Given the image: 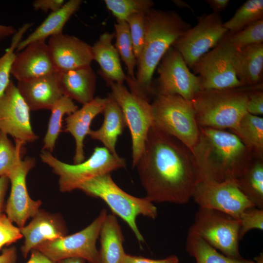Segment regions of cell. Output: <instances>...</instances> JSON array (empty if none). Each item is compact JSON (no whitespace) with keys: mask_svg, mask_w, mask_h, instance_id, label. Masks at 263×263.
Returning <instances> with one entry per match:
<instances>
[{"mask_svg":"<svg viewBox=\"0 0 263 263\" xmlns=\"http://www.w3.org/2000/svg\"><path fill=\"white\" fill-rule=\"evenodd\" d=\"M107 97V101L103 112L102 124L98 130H91L88 135L92 139L100 141L113 154H117L116 144L118 137L122 134L127 125L119 106L110 94Z\"/></svg>","mask_w":263,"mask_h":263,"instance_id":"cell-26","label":"cell"},{"mask_svg":"<svg viewBox=\"0 0 263 263\" xmlns=\"http://www.w3.org/2000/svg\"><path fill=\"white\" fill-rule=\"evenodd\" d=\"M197 20V24L188 29L172 46L191 68L228 32L219 13L203 14Z\"/></svg>","mask_w":263,"mask_h":263,"instance_id":"cell-12","label":"cell"},{"mask_svg":"<svg viewBox=\"0 0 263 263\" xmlns=\"http://www.w3.org/2000/svg\"><path fill=\"white\" fill-rule=\"evenodd\" d=\"M104 2L116 20L125 21L133 14L147 12L154 5L150 0H105Z\"/></svg>","mask_w":263,"mask_h":263,"instance_id":"cell-36","label":"cell"},{"mask_svg":"<svg viewBox=\"0 0 263 263\" xmlns=\"http://www.w3.org/2000/svg\"><path fill=\"white\" fill-rule=\"evenodd\" d=\"M33 24L26 23L12 36L10 46L0 57V97L4 94L11 80L10 77L13 64L16 57V49L23 36Z\"/></svg>","mask_w":263,"mask_h":263,"instance_id":"cell-34","label":"cell"},{"mask_svg":"<svg viewBox=\"0 0 263 263\" xmlns=\"http://www.w3.org/2000/svg\"><path fill=\"white\" fill-rule=\"evenodd\" d=\"M239 221L223 212L199 207L188 232L195 234L224 255L243 258L239 249Z\"/></svg>","mask_w":263,"mask_h":263,"instance_id":"cell-9","label":"cell"},{"mask_svg":"<svg viewBox=\"0 0 263 263\" xmlns=\"http://www.w3.org/2000/svg\"><path fill=\"white\" fill-rule=\"evenodd\" d=\"M233 66L239 80L245 86L261 83L263 71V43L236 50Z\"/></svg>","mask_w":263,"mask_h":263,"instance_id":"cell-24","label":"cell"},{"mask_svg":"<svg viewBox=\"0 0 263 263\" xmlns=\"http://www.w3.org/2000/svg\"><path fill=\"white\" fill-rule=\"evenodd\" d=\"M175 4H176L178 6L182 7V8H188L190 9H191V8L190 6L187 4V3L185 2L184 1H181V0H175L174 1Z\"/></svg>","mask_w":263,"mask_h":263,"instance_id":"cell-50","label":"cell"},{"mask_svg":"<svg viewBox=\"0 0 263 263\" xmlns=\"http://www.w3.org/2000/svg\"><path fill=\"white\" fill-rule=\"evenodd\" d=\"M152 125L192 150L200 129L190 101L178 95L156 94L151 103Z\"/></svg>","mask_w":263,"mask_h":263,"instance_id":"cell-7","label":"cell"},{"mask_svg":"<svg viewBox=\"0 0 263 263\" xmlns=\"http://www.w3.org/2000/svg\"><path fill=\"white\" fill-rule=\"evenodd\" d=\"M78 189L104 201L113 215L119 216L127 224L137 240L144 242L137 226L136 218L141 215L155 219L157 210L152 202L146 197H136L124 191L114 182L111 173L92 179L81 185Z\"/></svg>","mask_w":263,"mask_h":263,"instance_id":"cell-5","label":"cell"},{"mask_svg":"<svg viewBox=\"0 0 263 263\" xmlns=\"http://www.w3.org/2000/svg\"><path fill=\"white\" fill-rule=\"evenodd\" d=\"M208 4L215 13H219L225 9L230 1L229 0H207Z\"/></svg>","mask_w":263,"mask_h":263,"instance_id":"cell-47","label":"cell"},{"mask_svg":"<svg viewBox=\"0 0 263 263\" xmlns=\"http://www.w3.org/2000/svg\"><path fill=\"white\" fill-rule=\"evenodd\" d=\"M9 180L6 176L0 177V213L4 209V197L8 188Z\"/></svg>","mask_w":263,"mask_h":263,"instance_id":"cell-46","label":"cell"},{"mask_svg":"<svg viewBox=\"0 0 263 263\" xmlns=\"http://www.w3.org/2000/svg\"><path fill=\"white\" fill-rule=\"evenodd\" d=\"M109 93L120 107L132 139V167L134 168L144 149L149 131L152 125V113L149 101L129 91L124 84L107 81Z\"/></svg>","mask_w":263,"mask_h":263,"instance_id":"cell-8","label":"cell"},{"mask_svg":"<svg viewBox=\"0 0 263 263\" xmlns=\"http://www.w3.org/2000/svg\"><path fill=\"white\" fill-rule=\"evenodd\" d=\"M107 101V97H94L66 118L65 132L71 133L75 142L74 164L84 161V140L91 130L92 121L98 114L103 113Z\"/></svg>","mask_w":263,"mask_h":263,"instance_id":"cell-21","label":"cell"},{"mask_svg":"<svg viewBox=\"0 0 263 263\" xmlns=\"http://www.w3.org/2000/svg\"><path fill=\"white\" fill-rule=\"evenodd\" d=\"M40 156L42 161L52 168L53 171L59 176V189L62 192L78 189L92 179L126 166L124 158L113 154L104 147L95 148L88 159L76 164L64 163L45 150L41 151Z\"/></svg>","mask_w":263,"mask_h":263,"instance_id":"cell-6","label":"cell"},{"mask_svg":"<svg viewBox=\"0 0 263 263\" xmlns=\"http://www.w3.org/2000/svg\"><path fill=\"white\" fill-rule=\"evenodd\" d=\"M83 1L70 0L57 10L51 12L43 22L19 44L16 52H20L29 44L62 33L71 17L79 9Z\"/></svg>","mask_w":263,"mask_h":263,"instance_id":"cell-25","label":"cell"},{"mask_svg":"<svg viewBox=\"0 0 263 263\" xmlns=\"http://www.w3.org/2000/svg\"><path fill=\"white\" fill-rule=\"evenodd\" d=\"M114 28L115 48L126 66L128 74L127 78L134 80V69L137 65V60L134 54L129 25L125 20H116Z\"/></svg>","mask_w":263,"mask_h":263,"instance_id":"cell-32","label":"cell"},{"mask_svg":"<svg viewBox=\"0 0 263 263\" xmlns=\"http://www.w3.org/2000/svg\"><path fill=\"white\" fill-rule=\"evenodd\" d=\"M17 259V250L14 246L5 248L0 255V263H16Z\"/></svg>","mask_w":263,"mask_h":263,"instance_id":"cell-44","label":"cell"},{"mask_svg":"<svg viewBox=\"0 0 263 263\" xmlns=\"http://www.w3.org/2000/svg\"><path fill=\"white\" fill-rule=\"evenodd\" d=\"M145 39L141 54L137 60L134 80L127 77L130 91L149 101L154 95L152 76L169 49L191 25L175 11L153 8L145 14Z\"/></svg>","mask_w":263,"mask_h":263,"instance_id":"cell-3","label":"cell"},{"mask_svg":"<svg viewBox=\"0 0 263 263\" xmlns=\"http://www.w3.org/2000/svg\"><path fill=\"white\" fill-rule=\"evenodd\" d=\"M35 163L34 158L27 157L20 160L7 177L11 188L5 211L9 219L19 228L25 225L29 218L37 214L42 203L40 200L31 199L26 186L27 175Z\"/></svg>","mask_w":263,"mask_h":263,"instance_id":"cell-16","label":"cell"},{"mask_svg":"<svg viewBox=\"0 0 263 263\" xmlns=\"http://www.w3.org/2000/svg\"><path fill=\"white\" fill-rule=\"evenodd\" d=\"M246 109L247 112L250 114L260 116L263 115V83L249 93Z\"/></svg>","mask_w":263,"mask_h":263,"instance_id":"cell-41","label":"cell"},{"mask_svg":"<svg viewBox=\"0 0 263 263\" xmlns=\"http://www.w3.org/2000/svg\"><path fill=\"white\" fill-rule=\"evenodd\" d=\"M47 45L57 72L90 65L94 60L92 46L75 36L63 33L53 36Z\"/></svg>","mask_w":263,"mask_h":263,"instance_id":"cell-17","label":"cell"},{"mask_svg":"<svg viewBox=\"0 0 263 263\" xmlns=\"http://www.w3.org/2000/svg\"><path fill=\"white\" fill-rule=\"evenodd\" d=\"M186 248L188 254L195 259L196 263H263V256L261 255L255 261L227 257L219 253L200 236L188 232Z\"/></svg>","mask_w":263,"mask_h":263,"instance_id":"cell-28","label":"cell"},{"mask_svg":"<svg viewBox=\"0 0 263 263\" xmlns=\"http://www.w3.org/2000/svg\"><path fill=\"white\" fill-rule=\"evenodd\" d=\"M232 46L239 50L249 45L263 43V19L235 33L228 32Z\"/></svg>","mask_w":263,"mask_h":263,"instance_id":"cell-37","label":"cell"},{"mask_svg":"<svg viewBox=\"0 0 263 263\" xmlns=\"http://www.w3.org/2000/svg\"><path fill=\"white\" fill-rule=\"evenodd\" d=\"M86 261L80 258H69L57 262L56 263H85Z\"/></svg>","mask_w":263,"mask_h":263,"instance_id":"cell-49","label":"cell"},{"mask_svg":"<svg viewBox=\"0 0 263 263\" xmlns=\"http://www.w3.org/2000/svg\"><path fill=\"white\" fill-rule=\"evenodd\" d=\"M27 263H56L36 249L31 251V256Z\"/></svg>","mask_w":263,"mask_h":263,"instance_id":"cell-45","label":"cell"},{"mask_svg":"<svg viewBox=\"0 0 263 263\" xmlns=\"http://www.w3.org/2000/svg\"><path fill=\"white\" fill-rule=\"evenodd\" d=\"M135 167L152 203H187L202 180L191 150L153 125Z\"/></svg>","mask_w":263,"mask_h":263,"instance_id":"cell-1","label":"cell"},{"mask_svg":"<svg viewBox=\"0 0 263 263\" xmlns=\"http://www.w3.org/2000/svg\"><path fill=\"white\" fill-rule=\"evenodd\" d=\"M101 263H123L125 253L124 237L118 221L113 214H107L100 231Z\"/></svg>","mask_w":263,"mask_h":263,"instance_id":"cell-27","label":"cell"},{"mask_svg":"<svg viewBox=\"0 0 263 263\" xmlns=\"http://www.w3.org/2000/svg\"><path fill=\"white\" fill-rule=\"evenodd\" d=\"M198 140L191 151L202 180H236L256 157L233 132L199 127Z\"/></svg>","mask_w":263,"mask_h":263,"instance_id":"cell-2","label":"cell"},{"mask_svg":"<svg viewBox=\"0 0 263 263\" xmlns=\"http://www.w3.org/2000/svg\"><path fill=\"white\" fill-rule=\"evenodd\" d=\"M22 237L20 228L14 225L6 215L0 213V249Z\"/></svg>","mask_w":263,"mask_h":263,"instance_id":"cell-40","label":"cell"},{"mask_svg":"<svg viewBox=\"0 0 263 263\" xmlns=\"http://www.w3.org/2000/svg\"><path fill=\"white\" fill-rule=\"evenodd\" d=\"M78 109L73 100L62 95L51 109L48 129L43 139V150L52 152L59 133L61 132L63 117L65 114L68 115Z\"/></svg>","mask_w":263,"mask_h":263,"instance_id":"cell-31","label":"cell"},{"mask_svg":"<svg viewBox=\"0 0 263 263\" xmlns=\"http://www.w3.org/2000/svg\"><path fill=\"white\" fill-rule=\"evenodd\" d=\"M64 0H36L33 2L32 6L36 10H41L47 12L56 11L61 8L65 3Z\"/></svg>","mask_w":263,"mask_h":263,"instance_id":"cell-43","label":"cell"},{"mask_svg":"<svg viewBox=\"0 0 263 263\" xmlns=\"http://www.w3.org/2000/svg\"><path fill=\"white\" fill-rule=\"evenodd\" d=\"M192 198L199 207L223 212L238 221L245 209L255 207L240 190L236 180L220 183L201 180Z\"/></svg>","mask_w":263,"mask_h":263,"instance_id":"cell-14","label":"cell"},{"mask_svg":"<svg viewBox=\"0 0 263 263\" xmlns=\"http://www.w3.org/2000/svg\"><path fill=\"white\" fill-rule=\"evenodd\" d=\"M58 82L63 95L83 105L94 98L96 75L90 65L58 72Z\"/></svg>","mask_w":263,"mask_h":263,"instance_id":"cell-22","label":"cell"},{"mask_svg":"<svg viewBox=\"0 0 263 263\" xmlns=\"http://www.w3.org/2000/svg\"><path fill=\"white\" fill-rule=\"evenodd\" d=\"M30 111L17 86L11 81L0 97V132L24 145L36 141L38 136L31 126Z\"/></svg>","mask_w":263,"mask_h":263,"instance_id":"cell-15","label":"cell"},{"mask_svg":"<svg viewBox=\"0 0 263 263\" xmlns=\"http://www.w3.org/2000/svg\"><path fill=\"white\" fill-rule=\"evenodd\" d=\"M145 13H138L129 17L126 20L128 23L133 44V51L136 60L142 51L145 39Z\"/></svg>","mask_w":263,"mask_h":263,"instance_id":"cell-38","label":"cell"},{"mask_svg":"<svg viewBox=\"0 0 263 263\" xmlns=\"http://www.w3.org/2000/svg\"><path fill=\"white\" fill-rule=\"evenodd\" d=\"M57 72L45 40L32 42L17 54L11 74L18 81L38 78Z\"/></svg>","mask_w":263,"mask_h":263,"instance_id":"cell-18","label":"cell"},{"mask_svg":"<svg viewBox=\"0 0 263 263\" xmlns=\"http://www.w3.org/2000/svg\"><path fill=\"white\" fill-rule=\"evenodd\" d=\"M30 223L20 228L24 242L21 251L26 258L30 251L47 242L66 236L64 222L56 214H50L39 209Z\"/></svg>","mask_w":263,"mask_h":263,"instance_id":"cell-19","label":"cell"},{"mask_svg":"<svg viewBox=\"0 0 263 263\" xmlns=\"http://www.w3.org/2000/svg\"><path fill=\"white\" fill-rule=\"evenodd\" d=\"M236 181L240 190L254 206L263 209V158L255 157Z\"/></svg>","mask_w":263,"mask_h":263,"instance_id":"cell-29","label":"cell"},{"mask_svg":"<svg viewBox=\"0 0 263 263\" xmlns=\"http://www.w3.org/2000/svg\"><path fill=\"white\" fill-rule=\"evenodd\" d=\"M17 31L13 26L0 24V41L13 36Z\"/></svg>","mask_w":263,"mask_h":263,"instance_id":"cell-48","label":"cell"},{"mask_svg":"<svg viewBox=\"0 0 263 263\" xmlns=\"http://www.w3.org/2000/svg\"><path fill=\"white\" fill-rule=\"evenodd\" d=\"M154 94L178 95L190 101L200 90V78L189 70L181 54L173 47L165 53L157 68Z\"/></svg>","mask_w":263,"mask_h":263,"instance_id":"cell-13","label":"cell"},{"mask_svg":"<svg viewBox=\"0 0 263 263\" xmlns=\"http://www.w3.org/2000/svg\"><path fill=\"white\" fill-rule=\"evenodd\" d=\"M107 214L103 209L92 223L82 230L43 243L36 248L52 261L80 258L89 263H101L96 243L103 222Z\"/></svg>","mask_w":263,"mask_h":263,"instance_id":"cell-11","label":"cell"},{"mask_svg":"<svg viewBox=\"0 0 263 263\" xmlns=\"http://www.w3.org/2000/svg\"><path fill=\"white\" fill-rule=\"evenodd\" d=\"M21 142L12 143L7 134L0 132V177L6 176L22 159L23 147Z\"/></svg>","mask_w":263,"mask_h":263,"instance_id":"cell-35","label":"cell"},{"mask_svg":"<svg viewBox=\"0 0 263 263\" xmlns=\"http://www.w3.org/2000/svg\"><path fill=\"white\" fill-rule=\"evenodd\" d=\"M115 33L105 32L92 46L93 60L100 67V74L106 81L123 84L127 79L116 48L112 44Z\"/></svg>","mask_w":263,"mask_h":263,"instance_id":"cell-23","label":"cell"},{"mask_svg":"<svg viewBox=\"0 0 263 263\" xmlns=\"http://www.w3.org/2000/svg\"><path fill=\"white\" fill-rule=\"evenodd\" d=\"M261 84L223 90H200L190 100L199 127L231 131L236 129L247 113L249 93Z\"/></svg>","mask_w":263,"mask_h":263,"instance_id":"cell-4","label":"cell"},{"mask_svg":"<svg viewBox=\"0 0 263 263\" xmlns=\"http://www.w3.org/2000/svg\"><path fill=\"white\" fill-rule=\"evenodd\" d=\"M58 73L18 81L17 87L30 111L51 110L63 95L58 84Z\"/></svg>","mask_w":263,"mask_h":263,"instance_id":"cell-20","label":"cell"},{"mask_svg":"<svg viewBox=\"0 0 263 263\" xmlns=\"http://www.w3.org/2000/svg\"><path fill=\"white\" fill-rule=\"evenodd\" d=\"M236 50L227 32L215 47L196 63L191 69L199 74L200 90L245 86L238 79L233 66Z\"/></svg>","mask_w":263,"mask_h":263,"instance_id":"cell-10","label":"cell"},{"mask_svg":"<svg viewBox=\"0 0 263 263\" xmlns=\"http://www.w3.org/2000/svg\"><path fill=\"white\" fill-rule=\"evenodd\" d=\"M263 19V0H248L237 10L230 19L223 23V25L228 32L235 33Z\"/></svg>","mask_w":263,"mask_h":263,"instance_id":"cell-33","label":"cell"},{"mask_svg":"<svg viewBox=\"0 0 263 263\" xmlns=\"http://www.w3.org/2000/svg\"><path fill=\"white\" fill-rule=\"evenodd\" d=\"M123 263H179V260L175 255H171L163 259L153 260L126 253Z\"/></svg>","mask_w":263,"mask_h":263,"instance_id":"cell-42","label":"cell"},{"mask_svg":"<svg viewBox=\"0 0 263 263\" xmlns=\"http://www.w3.org/2000/svg\"><path fill=\"white\" fill-rule=\"evenodd\" d=\"M235 134L257 157L263 158V118L247 113L241 119Z\"/></svg>","mask_w":263,"mask_h":263,"instance_id":"cell-30","label":"cell"},{"mask_svg":"<svg viewBox=\"0 0 263 263\" xmlns=\"http://www.w3.org/2000/svg\"><path fill=\"white\" fill-rule=\"evenodd\" d=\"M240 229L239 240H241L249 230L254 229H263V209L255 207L245 209L239 219Z\"/></svg>","mask_w":263,"mask_h":263,"instance_id":"cell-39","label":"cell"}]
</instances>
